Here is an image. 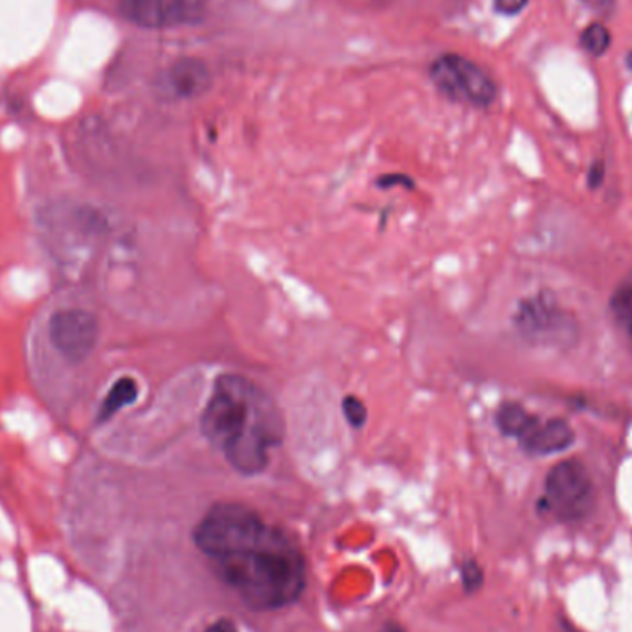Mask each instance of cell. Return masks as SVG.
<instances>
[{"instance_id": "obj_1", "label": "cell", "mask_w": 632, "mask_h": 632, "mask_svg": "<svg viewBox=\"0 0 632 632\" xmlns=\"http://www.w3.org/2000/svg\"><path fill=\"white\" fill-rule=\"evenodd\" d=\"M194 543L249 609H285L304 593L307 568L298 543L248 504H213L194 529Z\"/></svg>"}, {"instance_id": "obj_2", "label": "cell", "mask_w": 632, "mask_h": 632, "mask_svg": "<svg viewBox=\"0 0 632 632\" xmlns=\"http://www.w3.org/2000/svg\"><path fill=\"white\" fill-rule=\"evenodd\" d=\"M200 429L233 470L248 477L263 473L272 449L285 440V421L276 399L238 374L216 377Z\"/></svg>"}, {"instance_id": "obj_3", "label": "cell", "mask_w": 632, "mask_h": 632, "mask_svg": "<svg viewBox=\"0 0 632 632\" xmlns=\"http://www.w3.org/2000/svg\"><path fill=\"white\" fill-rule=\"evenodd\" d=\"M595 503L592 477L581 460H562L546 477L542 507L562 523L587 518Z\"/></svg>"}, {"instance_id": "obj_4", "label": "cell", "mask_w": 632, "mask_h": 632, "mask_svg": "<svg viewBox=\"0 0 632 632\" xmlns=\"http://www.w3.org/2000/svg\"><path fill=\"white\" fill-rule=\"evenodd\" d=\"M514 327L527 343L553 348L573 346L579 335L573 315L549 293H538L521 299L514 313Z\"/></svg>"}, {"instance_id": "obj_5", "label": "cell", "mask_w": 632, "mask_h": 632, "mask_svg": "<svg viewBox=\"0 0 632 632\" xmlns=\"http://www.w3.org/2000/svg\"><path fill=\"white\" fill-rule=\"evenodd\" d=\"M431 78L449 99L487 108L498 94L492 78L465 55L444 54L431 65Z\"/></svg>"}, {"instance_id": "obj_6", "label": "cell", "mask_w": 632, "mask_h": 632, "mask_svg": "<svg viewBox=\"0 0 632 632\" xmlns=\"http://www.w3.org/2000/svg\"><path fill=\"white\" fill-rule=\"evenodd\" d=\"M96 316L85 309H61L49 322V338L63 359L82 363L99 343Z\"/></svg>"}, {"instance_id": "obj_7", "label": "cell", "mask_w": 632, "mask_h": 632, "mask_svg": "<svg viewBox=\"0 0 632 632\" xmlns=\"http://www.w3.org/2000/svg\"><path fill=\"white\" fill-rule=\"evenodd\" d=\"M119 10L137 27L165 30L202 21L205 0H119Z\"/></svg>"}, {"instance_id": "obj_8", "label": "cell", "mask_w": 632, "mask_h": 632, "mask_svg": "<svg viewBox=\"0 0 632 632\" xmlns=\"http://www.w3.org/2000/svg\"><path fill=\"white\" fill-rule=\"evenodd\" d=\"M575 440V432L570 424L560 418H551L548 421L534 420L518 442L526 453L532 457H546V455L560 453L570 448Z\"/></svg>"}, {"instance_id": "obj_9", "label": "cell", "mask_w": 632, "mask_h": 632, "mask_svg": "<svg viewBox=\"0 0 632 632\" xmlns=\"http://www.w3.org/2000/svg\"><path fill=\"white\" fill-rule=\"evenodd\" d=\"M169 85L172 93L182 99H193L207 91L211 85L210 69L204 61L183 58L172 65L169 72Z\"/></svg>"}, {"instance_id": "obj_10", "label": "cell", "mask_w": 632, "mask_h": 632, "mask_svg": "<svg viewBox=\"0 0 632 632\" xmlns=\"http://www.w3.org/2000/svg\"><path fill=\"white\" fill-rule=\"evenodd\" d=\"M537 416H532L529 410L520 404H503L496 412V426L504 437L518 438L531 427Z\"/></svg>"}, {"instance_id": "obj_11", "label": "cell", "mask_w": 632, "mask_h": 632, "mask_svg": "<svg viewBox=\"0 0 632 632\" xmlns=\"http://www.w3.org/2000/svg\"><path fill=\"white\" fill-rule=\"evenodd\" d=\"M139 396V387L132 377H121L113 383L110 393L105 396L104 404L100 407L99 420H110L111 416L124 409L126 405H132Z\"/></svg>"}, {"instance_id": "obj_12", "label": "cell", "mask_w": 632, "mask_h": 632, "mask_svg": "<svg viewBox=\"0 0 632 632\" xmlns=\"http://www.w3.org/2000/svg\"><path fill=\"white\" fill-rule=\"evenodd\" d=\"M610 310L615 322L632 333V279L615 288L614 296L610 298Z\"/></svg>"}, {"instance_id": "obj_13", "label": "cell", "mask_w": 632, "mask_h": 632, "mask_svg": "<svg viewBox=\"0 0 632 632\" xmlns=\"http://www.w3.org/2000/svg\"><path fill=\"white\" fill-rule=\"evenodd\" d=\"M581 47L587 50L588 54H604L610 47L609 30L603 24L593 22L590 27L584 28V32L581 33Z\"/></svg>"}, {"instance_id": "obj_14", "label": "cell", "mask_w": 632, "mask_h": 632, "mask_svg": "<svg viewBox=\"0 0 632 632\" xmlns=\"http://www.w3.org/2000/svg\"><path fill=\"white\" fill-rule=\"evenodd\" d=\"M343 412L344 418L354 429H360V427L365 426L366 418H368L366 405L357 396H346L343 399Z\"/></svg>"}, {"instance_id": "obj_15", "label": "cell", "mask_w": 632, "mask_h": 632, "mask_svg": "<svg viewBox=\"0 0 632 632\" xmlns=\"http://www.w3.org/2000/svg\"><path fill=\"white\" fill-rule=\"evenodd\" d=\"M460 579H462L466 590L473 592L482 584L481 565L473 560H466L465 564L460 565Z\"/></svg>"}, {"instance_id": "obj_16", "label": "cell", "mask_w": 632, "mask_h": 632, "mask_svg": "<svg viewBox=\"0 0 632 632\" xmlns=\"http://www.w3.org/2000/svg\"><path fill=\"white\" fill-rule=\"evenodd\" d=\"M377 187L381 188H394V187H407L412 188V180L410 177L404 176V174H385V176L377 180Z\"/></svg>"}, {"instance_id": "obj_17", "label": "cell", "mask_w": 632, "mask_h": 632, "mask_svg": "<svg viewBox=\"0 0 632 632\" xmlns=\"http://www.w3.org/2000/svg\"><path fill=\"white\" fill-rule=\"evenodd\" d=\"M527 4H529V0H493V8H496L498 13H503V16H516Z\"/></svg>"}, {"instance_id": "obj_18", "label": "cell", "mask_w": 632, "mask_h": 632, "mask_svg": "<svg viewBox=\"0 0 632 632\" xmlns=\"http://www.w3.org/2000/svg\"><path fill=\"white\" fill-rule=\"evenodd\" d=\"M582 2L599 16H610L614 11V0H582Z\"/></svg>"}, {"instance_id": "obj_19", "label": "cell", "mask_w": 632, "mask_h": 632, "mask_svg": "<svg viewBox=\"0 0 632 632\" xmlns=\"http://www.w3.org/2000/svg\"><path fill=\"white\" fill-rule=\"evenodd\" d=\"M205 632H238V629L232 620L222 618V620H216L215 623H211Z\"/></svg>"}, {"instance_id": "obj_20", "label": "cell", "mask_w": 632, "mask_h": 632, "mask_svg": "<svg viewBox=\"0 0 632 632\" xmlns=\"http://www.w3.org/2000/svg\"><path fill=\"white\" fill-rule=\"evenodd\" d=\"M377 632H407L405 631L404 626L398 625V623H393V621H388L385 625L379 629Z\"/></svg>"}]
</instances>
